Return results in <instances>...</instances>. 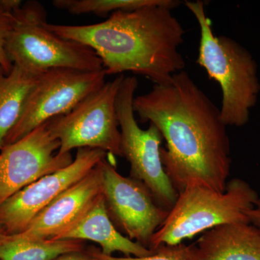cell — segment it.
I'll list each match as a JSON object with an SVG mask.
<instances>
[{
  "mask_svg": "<svg viewBox=\"0 0 260 260\" xmlns=\"http://www.w3.org/2000/svg\"><path fill=\"white\" fill-rule=\"evenodd\" d=\"M6 235L5 233L4 229H3V225H2L1 222H0V240L3 239L5 236Z\"/></svg>",
  "mask_w": 260,
  "mask_h": 260,
  "instance_id": "23",
  "label": "cell"
},
{
  "mask_svg": "<svg viewBox=\"0 0 260 260\" xmlns=\"http://www.w3.org/2000/svg\"><path fill=\"white\" fill-rule=\"evenodd\" d=\"M90 241L101 246V252L112 256L121 252L126 256L150 255L153 250L132 241L116 229L108 213L103 194L69 229L54 239Z\"/></svg>",
  "mask_w": 260,
  "mask_h": 260,
  "instance_id": "13",
  "label": "cell"
},
{
  "mask_svg": "<svg viewBox=\"0 0 260 260\" xmlns=\"http://www.w3.org/2000/svg\"><path fill=\"white\" fill-rule=\"evenodd\" d=\"M53 260H99L94 257L90 251L85 252L84 251H75V252L68 253L58 256Z\"/></svg>",
  "mask_w": 260,
  "mask_h": 260,
  "instance_id": "20",
  "label": "cell"
},
{
  "mask_svg": "<svg viewBox=\"0 0 260 260\" xmlns=\"http://www.w3.org/2000/svg\"><path fill=\"white\" fill-rule=\"evenodd\" d=\"M258 198L249 183L238 178L228 181L222 192L204 186H186L179 193L165 221L154 234L150 249L179 245L219 225L249 223L247 213Z\"/></svg>",
  "mask_w": 260,
  "mask_h": 260,
  "instance_id": "4",
  "label": "cell"
},
{
  "mask_svg": "<svg viewBox=\"0 0 260 260\" xmlns=\"http://www.w3.org/2000/svg\"><path fill=\"white\" fill-rule=\"evenodd\" d=\"M23 4L20 0H0V70L8 75L13 68L6 52V43L14 25V11Z\"/></svg>",
  "mask_w": 260,
  "mask_h": 260,
  "instance_id": "18",
  "label": "cell"
},
{
  "mask_svg": "<svg viewBox=\"0 0 260 260\" xmlns=\"http://www.w3.org/2000/svg\"><path fill=\"white\" fill-rule=\"evenodd\" d=\"M124 78L122 74L106 82L69 113L48 121L51 134L60 143L58 153L88 148L121 156L116 99Z\"/></svg>",
  "mask_w": 260,
  "mask_h": 260,
  "instance_id": "7",
  "label": "cell"
},
{
  "mask_svg": "<svg viewBox=\"0 0 260 260\" xmlns=\"http://www.w3.org/2000/svg\"><path fill=\"white\" fill-rule=\"evenodd\" d=\"M83 249L82 241L31 240L5 235L0 240V260H53L62 254Z\"/></svg>",
  "mask_w": 260,
  "mask_h": 260,
  "instance_id": "16",
  "label": "cell"
},
{
  "mask_svg": "<svg viewBox=\"0 0 260 260\" xmlns=\"http://www.w3.org/2000/svg\"><path fill=\"white\" fill-rule=\"evenodd\" d=\"M105 70L85 72L56 68L38 76L20 119L5 140L11 144L57 116L68 114L106 83ZM4 145V146H5Z\"/></svg>",
  "mask_w": 260,
  "mask_h": 260,
  "instance_id": "8",
  "label": "cell"
},
{
  "mask_svg": "<svg viewBox=\"0 0 260 260\" xmlns=\"http://www.w3.org/2000/svg\"><path fill=\"white\" fill-rule=\"evenodd\" d=\"M203 260H260V230L249 223H234L210 229L198 239Z\"/></svg>",
  "mask_w": 260,
  "mask_h": 260,
  "instance_id": "14",
  "label": "cell"
},
{
  "mask_svg": "<svg viewBox=\"0 0 260 260\" xmlns=\"http://www.w3.org/2000/svg\"><path fill=\"white\" fill-rule=\"evenodd\" d=\"M184 5L199 24L197 63L221 88L222 120L226 126L245 125L260 90L256 61L249 51L234 39L214 34L205 13L204 2L185 1Z\"/></svg>",
  "mask_w": 260,
  "mask_h": 260,
  "instance_id": "3",
  "label": "cell"
},
{
  "mask_svg": "<svg viewBox=\"0 0 260 260\" xmlns=\"http://www.w3.org/2000/svg\"><path fill=\"white\" fill-rule=\"evenodd\" d=\"M138 87L136 78L124 76L116 95L121 156L129 162L130 177L143 183L155 202L169 211L175 204L179 193L162 166L161 134L152 124L148 129H142L135 119L133 102Z\"/></svg>",
  "mask_w": 260,
  "mask_h": 260,
  "instance_id": "6",
  "label": "cell"
},
{
  "mask_svg": "<svg viewBox=\"0 0 260 260\" xmlns=\"http://www.w3.org/2000/svg\"><path fill=\"white\" fill-rule=\"evenodd\" d=\"M164 5L116 11L102 23L83 25L47 23L56 35L93 49L108 75L125 72L158 85L169 83L186 62L179 52L185 30Z\"/></svg>",
  "mask_w": 260,
  "mask_h": 260,
  "instance_id": "2",
  "label": "cell"
},
{
  "mask_svg": "<svg viewBox=\"0 0 260 260\" xmlns=\"http://www.w3.org/2000/svg\"><path fill=\"white\" fill-rule=\"evenodd\" d=\"M194 246L162 245L154 250L153 254L145 256H108L102 254L100 250L90 251V254L99 260H191Z\"/></svg>",
  "mask_w": 260,
  "mask_h": 260,
  "instance_id": "19",
  "label": "cell"
},
{
  "mask_svg": "<svg viewBox=\"0 0 260 260\" xmlns=\"http://www.w3.org/2000/svg\"><path fill=\"white\" fill-rule=\"evenodd\" d=\"M48 121L0 150V205L25 186L68 167L71 153L59 154Z\"/></svg>",
  "mask_w": 260,
  "mask_h": 260,
  "instance_id": "10",
  "label": "cell"
},
{
  "mask_svg": "<svg viewBox=\"0 0 260 260\" xmlns=\"http://www.w3.org/2000/svg\"><path fill=\"white\" fill-rule=\"evenodd\" d=\"M99 165L103 197L113 223L128 239L150 249L154 234L169 211L155 202L143 183L121 175L107 158Z\"/></svg>",
  "mask_w": 260,
  "mask_h": 260,
  "instance_id": "9",
  "label": "cell"
},
{
  "mask_svg": "<svg viewBox=\"0 0 260 260\" xmlns=\"http://www.w3.org/2000/svg\"><path fill=\"white\" fill-rule=\"evenodd\" d=\"M14 17L6 43L7 54L13 64L36 75L56 68L85 72L104 69L93 49L47 28V10L39 2L23 3L15 10Z\"/></svg>",
  "mask_w": 260,
  "mask_h": 260,
  "instance_id": "5",
  "label": "cell"
},
{
  "mask_svg": "<svg viewBox=\"0 0 260 260\" xmlns=\"http://www.w3.org/2000/svg\"><path fill=\"white\" fill-rule=\"evenodd\" d=\"M99 164L38 214L24 232L12 236L31 240L54 239L69 229L102 194Z\"/></svg>",
  "mask_w": 260,
  "mask_h": 260,
  "instance_id": "12",
  "label": "cell"
},
{
  "mask_svg": "<svg viewBox=\"0 0 260 260\" xmlns=\"http://www.w3.org/2000/svg\"><path fill=\"white\" fill-rule=\"evenodd\" d=\"M181 4L177 0H54L52 5L57 9L70 14H93L106 16L116 11H132L149 6L164 5L174 9Z\"/></svg>",
  "mask_w": 260,
  "mask_h": 260,
  "instance_id": "17",
  "label": "cell"
},
{
  "mask_svg": "<svg viewBox=\"0 0 260 260\" xmlns=\"http://www.w3.org/2000/svg\"><path fill=\"white\" fill-rule=\"evenodd\" d=\"M107 153L99 149L80 148L73 161L57 172L41 178L15 193L0 205V222L6 235L24 232L51 202L83 179Z\"/></svg>",
  "mask_w": 260,
  "mask_h": 260,
  "instance_id": "11",
  "label": "cell"
},
{
  "mask_svg": "<svg viewBox=\"0 0 260 260\" xmlns=\"http://www.w3.org/2000/svg\"><path fill=\"white\" fill-rule=\"evenodd\" d=\"M133 109L167 143L160 158L178 193L195 185L225 191L232 165L227 126L220 109L190 75L183 70L169 83L155 84L135 98Z\"/></svg>",
  "mask_w": 260,
  "mask_h": 260,
  "instance_id": "1",
  "label": "cell"
},
{
  "mask_svg": "<svg viewBox=\"0 0 260 260\" xmlns=\"http://www.w3.org/2000/svg\"><path fill=\"white\" fill-rule=\"evenodd\" d=\"M38 76L15 64L8 75L0 70V150L20 119Z\"/></svg>",
  "mask_w": 260,
  "mask_h": 260,
  "instance_id": "15",
  "label": "cell"
},
{
  "mask_svg": "<svg viewBox=\"0 0 260 260\" xmlns=\"http://www.w3.org/2000/svg\"><path fill=\"white\" fill-rule=\"evenodd\" d=\"M249 223L260 230V198L256 200L254 207L247 213Z\"/></svg>",
  "mask_w": 260,
  "mask_h": 260,
  "instance_id": "21",
  "label": "cell"
},
{
  "mask_svg": "<svg viewBox=\"0 0 260 260\" xmlns=\"http://www.w3.org/2000/svg\"><path fill=\"white\" fill-rule=\"evenodd\" d=\"M191 260H203L200 257L199 254H198V250H197L196 246H194L193 247L192 256H191Z\"/></svg>",
  "mask_w": 260,
  "mask_h": 260,
  "instance_id": "22",
  "label": "cell"
}]
</instances>
